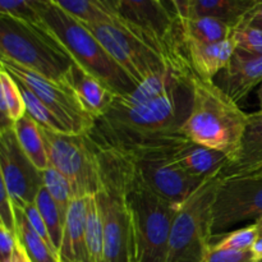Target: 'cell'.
Instances as JSON below:
<instances>
[{"label": "cell", "instance_id": "cell-1", "mask_svg": "<svg viewBox=\"0 0 262 262\" xmlns=\"http://www.w3.org/2000/svg\"><path fill=\"white\" fill-rule=\"evenodd\" d=\"M193 76L191 64L170 66L132 92L114 95L107 112L96 120L90 133L101 137L146 138L179 132L191 112Z\"/></svg>", "mask_w": 262, "mask_h": 262}, {"label": "cell", "instance_id": "cell-2", "mask_svg": "<svg viewBox=\"0 0 262 262\" xmlns=\"http://www.w3.org/2000/svg\"><path fill=\"white\" fill-rule=\"evenodd\" d=\"M248 114L228 96L215 81L192 79V107L179 132L188 140L220 151L237 160L242 147Z\"/></svg>", "mask_w": 262, "mask_h": 262}, {"label": "cell", "instance_id": "cell-3", "mask_svg": "<svg viewBox=\"0 0 262 262\" xmlns=\"http://www.w3.org/2000/svg\"><path fill=\"white\" fill-rule=\"evenodd\" d=\"M91 140L100 164L101 186L95 194L104 225V262H133V233L125 183L130 161L113 146Z\"/></svg>", "mask_w": 262, "mask_h": 262}, {"label": "cell", "instance_id": "cell-4", "mask_svg": "<svg viewBox=\"0 0 262 262\" xmlns=\"http://www.w3.org/2000/svg\"><path fill=\"white\" fill-rule=\"evenodd\" d=\"M178 133V132H177ZM94 141L122 151L136 168L142 181L163 199L182 205L205 181L189 176L170 156L173 136L146 138H113L87 133Z\"/></svg>", "mask_w": 262, "mask_h": 262}, {"label": "cell", "instance_id": "cell-5", "mask_svg": "<svg viewBox=\"0 0 262 262\" xmlns=\"http://www.w3.org/2000/svg\"><path fill=\"white\" fill-rule=\"evenodd\" d=\"M0 56L25 68L66 83L74 64L73 56L40 20L18 19L0 14Z\"/></svg>", "mask_w": 262, "mask_h": 262}, {"label": "cell", "instance_id": "cell-6", "mask_svg": "<svg viewBox=\"0 0 262 262\" xmlns=\"http://www.w3.org/2000/svg\"><path fill=\"white\" fill-rule=\"evenodd\" d=\"M125 194L132 219L133 262H166L171 225L181 205L155 193L142 181L132 161Z\"/></svg>", "mask_w": 262, "mask_h": 262}, {"label": "cell", "instance_id": "cell-7", "mask_svg": "<svg viewBox=\"0 0 262 262\" xmlns=\"http://www.w3.org/2000/svg\"><path fill=\"white\" fill-rule=\"evenodd\" d=\"M35 10L38 20L60 40L74 61L104 81L115 95L128 94L137 87L84 23L51 0L38 4Z\"/></svg>", "mask_w": 262, "mask_h": 262}, {"label": "cell", "instance_id": "cell-8", "mask_svg": "<svg viewBox=\"0 0 262 262\" xmlns=\"http://www.w3.org/2000/svg\"><path fill=\"white\" fill-rule=\"evenodd\" d=\"M222 177L206 179L183 204L173 220L166 262H204L214 239L212 207Z\"/></svg>", "mask_w": 262, "mask_h": 262}, {"label": "cell", "instance_id": "cell-9", "mask_svg": "<svg viewBox=\"0 0 262 262\" xmlns=\"http://www.w3.org/2000/svg\"><path fill=\"white\" fill-rule=\"evenodd\" d=\"M132 35L171 61L188 60L176 13L164 0H101Z\"/></svg>", "mask_w": 262, "mask_h": 262}, {"label": "cell", "instance_id": "cell-10", "mask_svg": "<svg viewBox=\"0 0 262 262\" xmlns=\"http://www.w3.org/2000/svg\"><path fill=\"white\" fill-rule=\"evenodd\" d=\"M49 161L71 182L76 197L95 196L101 186L96 150L87 135L55 132L41 127Z\"/></svg>", "mask_w": 262, "mask_h": 262}, {"label": "cell", "instance_id": "cell-11", "mask_svg": "<svg viewBox=\"0 0 262 262\" xmlns=\"http://www.w3.org/2000/svg\"><path fill=\"white\" fill-rule=\"evenodd\" d=\"M0 66L13 78L31 90L59 118L69 133L87 135L94 129L97 119L83 106L69 84L45 78L3 56H0Z\"/></svg>", "mask_w": 262, "mask_h": 262}, {"label": "cell", "instance_id": "cell-12", "mask_svg": "<svg viewBox=\"0 0 262 262\" xmlns=\"http://www.w3.org/2000/svg\"><path fill=\"white\" fill-rule=\"evenodd\" d=\"M83 23V22H82ZM109 55L136 84L163 73L170 66L189 64V60L171 61L127 30L107 23H84Z\"/></svg>", "mask_w": 262, "mask_h": 262}, {"label": "cell", "instance_id": "cell-13", "mask_svg": "<svg viewBox=\"0 0 262 262\" xmlns=\"http://www.w3.org/2000/svg\"><path fill=\"white\" fill-rule=\"evenodd\" d=\"M262 216V177L257 174L222 178L212 207L214 238L235 224Z\"/></svg>", "mask_w": 262, "mask_h": 262}, {"label": "cell", "instance_id": "cell-14", "mask_svg": "<svg viewBox=\"0 0 262 262\" xmlns=\"http://www.w3.org/2000/svg\"><path fill=\"white\" fill-rule=\"evenodd\" d=\"M0 176L14 206L19 209L35 204L38 191L43 187L42 171L22 150L13 125L0 129Z\"/></svg>", "mask_w": 262, "mask_h": 262}, {"label": "cell", "instance_id": "cell-15", "mask_svg": "<svg viewBox=\"0 0 262 262\" xmlns=\"http://www.w3.org/2000/svg\"><path fill=\"white\" fill-rule=\"evenodd\" d=\"M170 156L189 176L202 181L220 176L230 164L225 154L193 142L181 132L173 136Z\"/></svg>", "mask_w": 262, "mask_h": 262}, {"label": "cell", "instance_id": "cell-16", "mask_svg": "<svg viewBox=\"0 0 262 262\" xmlns=\"http://www.w3.org/2000/svg\"><path fill=\"white\" fill-rule=\"evenodd\" d=\"M261 82L262 55L247 53L237 48L229 66L215 78V83L237 104L247 99Z\"/></svg>", "mask_w": 262, "mask_h": 262}, {"label": "cell", "instance_id": "cell-17", "mask_svg": "<svg viewBox=\"0 0 262 262\" xmlns=\"http://www.w3.org/2000/svg\"><path fill=\"white\" fill-rule=\"evenodd\" d=\"M87 197H76L69 205L63 238L58 251L60 262H90L86 245Z\"/></svg>", "mask_w": 262, "mask_h": 262}, {"label": "cell", "instance_id": "cell-18", "mask_svg": "<svg viewBox=\"0 0 262 262\" xmlns=\"http://www.w3.org/2000/svg\"><path fill=\"white\" fill-rule=\"evenodd\" d=\"M189 64L194 73L206 81H215L217 76L229 66L235 50L233 38L216 43H199L183 41Z\"/></svg>", "mask_w": 262, "mask_h": 262}, {"label": "cell", "instance_id": "cell-19", "mask_svg": "<svg viewBox=\"0 0 262 262\" xmlns=\"http://www.w3.org/2000/svg\"><path fill=\"white\" fill-rule=\"evenodd\" d=\"M66 83L73 89L83 106L96 119L107 112L115 95L104 81L86 71L77 61H74Z\"/></svg>", "mask_w": 262, "mask_h": 262}, {"label": "cell", "instance_id": "cell-20", "mask_svg": "<svg viewBox=\"0 0 262 262\" xmlns=\"http://www.w3.org/2000/svg\"><path fill=\"white\" fill-rule=\"evenodd\" d=\"M262 166V113L248 114L239 155L220 174L222 178L255 174Z\"/></svg>", "mask_w": 262, "mask_h": 262}, {"label": "cell", "instance_id": "cell-21", "mask_svg": "<svg viewBox=\"0 0 262 262\" xmlns=\"http://www.w3.org/2000/svg\"><path fill=\"white\" fill-rule=\"evenodd\" d=\"M256 3L257 0H189L187 18L215 17L235 28L247 19Z\"/></svg>", "mask_w": 262, "mask_h": 262}, {"label": "cell", "instance_id": "cell-22", "mask_svg": "<svg viewBox=\"0 0 262 262\" xmlns=\"http://www.w3.org/2000/svg\"><path fill=\"white\" fill-rule=\"evenodd\" d=\"M183 41L199 43H216L233 36L234 27L215 17H192L178 20Z\"/></svg>", "mask_w": 262, "mask_h": 262}, {"label": "cell", "instance_id": "cell-23", "mask_svg": "<svg viewBox=\"0 0 262 262\" xmlns=\"http://www.w3.org/2000/svg\"><path fill=\"white\" fill-rule=\"evenodd\" d=\"M15 137L26 155L31 159L38 170H45L50 166L45 140H43L41 125L28 114L20 118L13 124Z\"/></svg>", "mask_w": 262, "mask_h": 262}, {"label": "cell", "instance_id": "cell-24", "mask_svg": "<svg viewBox=\"0 0 262 262\" xmlns=\"http://www.w3.org/2000/svg\"><path fill=\"white\" fill-rule=\"evenodd\" d=\"M15 219H17L18 243L31 262H60L58 255L31 227L25 211L17 206H15Z\"/></svg>", "mask_w": 262, "mask_h": 262}, {"label": "cell", "instance_id": "cell-25", "mask_svg": "<svg viewBox=\"0 0 262 262\" xmlns=\"http://www.w3.org/2000/svg\"><path fill=\"white\" fill-rule=\"evenodd\" d=\"M83 23H107L127 30L101 0H51ZM128 31V30H127Z\"/></svg>", "mask_w": 262, "mask_h": 262}, {"label": "cell", "instance_id": "cell-26", "mask_svg": "<svg viewBox=\"0 0 262 262\" xmlns=\"http://www.w3.org/2000/svg\"><path fill=\"white\" fill-rule=\"evenodd\" d=\"M0 110L2 127L13 125L27 113L19 83L3 68L0 71Z\"/></svg>", "mask_w": 262, "mask_h": 262}, {"label": "cell", "instance_id": "cell-27", "mask_svg": "<svg viewBox=\"0 0 262 262\" xmlns=\"http://www.w3.org/2000/svg\"><path fill=\"white\" fill-rule=\"evenodd\" d=\"M86 245L90 262H104V225L95 196L87 197Z\"/></svg>", "mask_w": 262, "mask_h": 262}, {"label": "cell", "instance_id": "cell-28", "mask_svg": "<svg viewBox=\"0 0 262 262\" xmlns=\"http://www.w3.org/2000/svg\"><path fill=\"white\" fill-rule=\"evenodd\" d=\"M35 205L36 207H37L38 212L41 214V216H42L46 227H48V230L49 233H50L54 247L56 248V251H59L61 238H63V229L66 217L63 216L60 209H59L58 205L55 204L53 197H51L50 194H49V192L46 191L45 187H42V188L38 191L35 200Z\"/></svg>", "mask_w": 262, "mask_h": 262}, {"label": "cell", "instance_id": "cell-29", "mask_svg": "<svg viewBox=\"0 0 262 262\" xmlns=\"http://www.w3.org/2000/svg\"><path fill=\"white\" fill-rule=\"evenodd\" d=\"M42 181L45 189L53 197L63 216L66 217L69 205L73 201V199H76L69 179L50 165L48 169L42 170Z\"/></svg>", "mask_w": 262, "mask_h": 262}, {"label": "cell", "instance_id": "cell-30", "mask_svg": "<svg viewBox=\"0 0 262 262\" xmlns=\"http://www.w3.org/2000/svg\"><path fill=\"white\" fill-rule=\"evenodd\" d=\"M17 81V79H15ZM18 82V81H17ZM19 83V82H18ZM20 92L23 95V99H25L26 104V114L30 115L33 120L38 123L41 127L48 128V129L55 130V132H63V133H69L67 130V128L64 127L63 123L59 120V118L33 94L31 90H28L25 84L19 83Z\"/></svg>", "mask_w": 262, "mask_h": 262}, {"label": "cell", "instance_id": "cell-31", "mask_svg": "<svg viewBox=\"0 0 262 262\" xmlns=\"http://www.w3.org/2000/svg\"><path fill=\"white\" fill-rule=\"evenodd\" d=\"M258 237H260V230H258L257 225L253 223L247 227L239 228L234 232L228 233L220 241L212 242V246L216 248H222V250H252L253 245L258 239Z\"/></svg>", "mask_w": 262, "mask_h": 262}, {"label": "cell", "instance_id": "cell-32", "mask_svg": "<svg viewBox=\"0 0 262 262\" xmlns=\"http://www.w3.org/2000/svg\"><path fill=\"white\" fill-rule=\"evenodd\" d=\"M235 48L251 54L262 55V30L251 25H239L232 36Z\"/></svg>", "mask_w": 262, "mask_h": 262}, {"label": "cell", "instance_id": "cell-33", "mask_svg": "<svg viewBox=\"0 0 262 262\" xmlns=\"http://www.w3.org/2000/svg\"><path fill=\"white\" fill-rule=\"evenodd\" d=\"M49 0H0V14L9 15L18 19L37 22L36 7Z\"/></svg>", "mask_w": 262, "mask_h": 262}, {"label": "cell", "instance_id": "cell-34", "mask_svg": "<svg viewBox=\"0 0 262 262\" xmlns=\"http://www.w3.org/2000/svg\"><path fill=\"white\" fill-rule=\"evenodd\" d=\"M204 262H257L252 250H222L210 246Z\"/></svg>", "mask_w": 262, "mask_h": 262}, {"label": "cell", "instance_id": "cell-35", "mask_svg": "<svg viewBox=\"0 0 262 262\" xmlns=\"http://www.w3.org/2000/svg\"><path fill=\"white\" fill-rule=\"evenodd\" d=\"M0 224L12 232L17 233L14 202L2 179H0Z\"/></svg>", "mask_w": 262, "mask_h": 262}, {"label": "cell", "instance_id": "cell-36", "mask_svg": "<svg viewBox=\"0 0 262 262\" xmlns=\"http://www.w3.org/2000/svg\"><path fill=\"white\" fill-rule=\"evenodd\" d=\"M22 210L25 211L26 216H27L28 222H30L31 227L33 228V230H35V232L37 233V234L40 235V237L42 238V239L45 241L46 243H48L49 247H50L51 250H53L54 252L58 255V251H56V248L54 247L53 241H51V237H50V233H49V230H48V227H46V224H45V222H43L41 214L38 212L36 205L31 204V205H28L27 207H25V209H22Z\"/></svg>", "mask_w": 262, "mask_h": 262}, {"label": "cell", "instance_id": "cell-37", "mask_svg": "<svg viewBox=\"0 0 262 262\" xmlns=\"http://www.w3.org/2000/svg\"><path fill=\"white\" fill-rule=\"evenodd\" d=\"M18 238L17 233L12 232L4 225L0 224V255H2V261L10 258L14 255L15 250L18 247Z\"/></svg>", "mask_w": 262, "mask_h": 262}, {"label": "cell", "instance_id": "cell-38", "mask_svg": "<svg viewBox=\"0 0 262 262\" xmlns=\"http://www.w3.org/2000/svg\"><path fill=\"white\" fill-rule=\"evenodd\" d=\"M173 8L178 20L187 18V15H188V0H174Z\"/></svg>", "mask_w": 262, "mask_h": 262}, {"label": "cell", "instance_id": "cell-39", "mask_svg": "<svg viewBox=\"0 0 262 262\" xmlns=\"http://www.w3.org/2000/svg\"><path fill=\"white\" fill-rule=\"evenodd\" d=\"M253 19H262V0H257L255 8H253L252 12L250 13L247 19H246L243 23H241V25H246V23L251 22V20Z\"/></svg>", "mask_w": 262, "mask_h": 262}, {"label": "cell", "instance_id": "cell-40", "mask_svg": "<svg viewBox=\"0 0 262 262\" xmlns=\"http://www.w3.org/2000/svg\"><path fill=\"white\" fill-rule=\"evenodd\" d=\"M13 262H31L30 258L27 257V255H26V252L22 250V247H20L19 245H18L14 255H13Z\"/></svg>", "mask_w": 262, "mask_h": 262}, {"label": "cell", "instance_id": "cell-41", "mask_svg": "<svg viewBox=\"0 0 262 262\" xmlns=\"http://www.w3.org/2000/svg\"><path fill=\"white\" fill-rule=\"evenodd\" d=\"M252 251H253V253H255L256 257H257V261L262 260V234H260L258 239L256 241V243L253 245Z\"/></svg>", "mask_w": 262, "mask_h": 262}, {"label": "cell", "instance_id": "cell-42", "mask_svg": "<svg viewBox=\"0 0 262 262\" xmlns=\"http://www.w3.org/2000/svg\"><path fill=\"white\" fill-rule=\"evenodd\" d=\"M257 99H258V112L262 113V82L257 87Z\"/></svg>", "mask_w": 262, "mask_h": 262}, {"label": "cell", "instance_id": "cell-43", "mask_svg": "<svg viewBox=\"0 0 262 262\" xmlns=\"http://www.w3.org/2000/svg\"><path fill=\"white\" fill-rule=\"evenodd\" d=\"M246 25H251V26H255V27H258L262 30V19H253L251 22L246 23Z\"/></svg>", "mask_w": 262, "mask_h": 262}, {"label": "cell", "instance_id": "cell-44", "mask_svg": "<svg viewBox=\"0 0 262 262\" xmlns=\"http://www.w3.org/2000/svg\"><path fill=\"white\" fill-rule=\"evenodd\" d=\"M255 224L257 225V228H258V230H260V234H262V216L260 217V219H257L255 222Z\"/></svg>", "mask_w": 262, "mask_h": 262}, {"label": "cell", "instance_id": "cell-45", "mask_svg": "<svg viewBox=\"0 0 262 262\" xmlns=\"http://www.w3.org/2000/svg\"><path fill=\"white\" fill-rule=\"evenodd\" d=\"M255 174H257V176H260V177H262V166H261V168L260 169H258V170L257 171H256V173Z\"/></svg>", "mask_w": 262, "mask_h": 262}, {"label": "cell", "instance_id": "cell-46", "mask_svg": "<svg viewBox=\"0 0 262 262\" xmlns=\"http://www.w3.org/2000/svg\"><path fill=\"white\" fill-rule=\"evenodd\" d=\"M2 262H13V256L10 258H7V260H3Z\"/></svg>", "mask_w": 262, "mask_h": 262}, {"label": "cell", "instance_id": "cell-47", "mask_svg": "<svg viewBox=\"0 0 262 262\" xmlns=\"http://www.w3.org/2000/svg\"><path fill=\"white\" fill-rule=\"evenodd\" d=\"M168 2H169V3H170V4H171V5H173V4H174V0H168Z\"/></svg>", "mask_w": 262, "mask_h": 262}, {"label": "cell", "instance_id": "cell-48", "mask_svg": "<svg viewBox=\"0 0 262 262\" xmlns=\"http://www.w3.org/2000/svg\"><path fill=\"white\" fill-rule=\"evenodd\" d=\"M257 262H262V260H260V261H257Z\"/></svg>", "mask_w": 262, "mask_h": 262}, {"label": "cell", "instance_id": "cell-49", "mask_svg": "<svg viewBox=\"0 0 262 262\" xmlns=\"http://www.w3.org/2000/svg\"><path fill=\"white\" fill-rule=\"evenodd\" d=\"M188 4H189V0H188Z\"/></svg>", "mask_w": 262, "mask_h": 262}]
</instances>
